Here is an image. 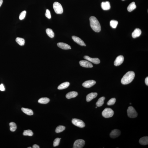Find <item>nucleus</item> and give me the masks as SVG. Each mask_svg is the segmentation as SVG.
Returning <instances> with one entry per match:
<instances>
[{"instance_id":"38","label":"nucleus","mask_w":148,"mask_h":148,"mask_svg":"<svg viewBox=\"0 0 148 148\" xmlns=\"http://www.w3.org/2000/svg\"><path fill=\"white\" fill-rule=\"evenodd\" d=\"M3 3V0H0V7L1 6Z\"/></svg>"},{"instance_id":"27","label":"nucleus","mask_w":148,"mask_h":148,"mask_svg":"<svg viewBox=\"0 0 148 148\" xmlns=\"http://www.w3.org/2000/svg\"><path fill=\"white\" fill-rule=\"evenodd\" d=\"M46 32L47 35L51 38L54 37V34L52 30L49 28H47L46 30Z\"/></svg>"},{"instance_id":"20","label":"nucleus","mask_w":148,"mask_h":148,"mask_svg":"<svg viewBox=\"0 0 148 148\" xmlns=\"http://www.w3.org/2000/svg\"><path fill=\"white\" fill-rule=\"evenodd\" d=\"M70 85V83L68 82H64L59 86L58 87V89L59 90L64 89L67 88Z\"/></svg>"},{"instance_id":"39","label":"nucleus","mask_w":148,"mask_h":148,"mask_svg":"<svg viewBox=\"0 0 148 148\" xmlns=\"http://www.w3.org/2000/svg\"><path fill=\"white\" fill-rule=\"evenodd\" d=\"M32 148V147H30L28 148Z\"/></svg>"},{"instance_id":"22","label":"nucleus","mask_w":148,"mask_h":148,"mask_svg":"<svg viewBox=\"0 0 148 148\" xmlns=\"http://www.w3.org/2000/svg\"><path fill=\"white\" fill-rule=\"evenodd\" d=\"M136 8V6L135 3L134 2L131 3L128 6L127 8V10L129 12H131Z\"/></svg>"},{"instance_id":"34","label":"nucleus","mask_w":148,"mask_h":148,"mask_svg":"<svg viewBox=\"0 0 148 148\" xmlns=\"http://www.w3.org/2000/svg\"><path fill=\"white\" fill-rule=\"evenodd\" d=\"M45 15L46 17L49 19H50L51 18V16L50 11L48 9H47L46 11Z\"/></svg>"},{"instance_id":"6","label":"nucleus","mask_w":148,"mask_h":148,"mask_svg":"<svg viewBox=\"0 0 148 148\" xmlns=\"http://www.w3.org/2000/svg\"><path fill=\"white\" fill-rule=\"evenodd\" d=\"M72 123L74 125L79 127L83 128L85 126V123L83 121L76 118L72 119Z\"/></svg>"},{"instance_id":"28","label":"nucleus","mask_w":148,"mask_h":148,"mask_svg":"<svg viewBox=\"0 0 148 148\" xmlns=\"http://www.w3.org/2000/svg\"><path fill=\"white\" fill-rule=\"evenodd\" d=\"M23 135L24 136H32L33 135V133L30 130H24L23 133Z\"/></svg>"},{"instance_id":"21","label":"nucleus","mask_w":148,"mask_h":148,"mask_svg":"<svg viewBox=\"0 0 148 148\" xmlns=\"http://www.w3.org/2000/svg\"><path fill=\"white\" fill-rule=\"evenodd\" d=\"M21 110L23 112L29 116H32L33 114V112L32 110L29 109L23 108H21Z\"/></svg>"},{"instance_id":"19","label":"nucleus","mask_w":148,"mask_h":148,"mask_svg":"<svg viewBox=\"0 0 148 148\" xmlns=\"http://www.w3.org/2000/svg\"><path fill=\"white\" fill-rule=\"evenodd\" d=\"M140 144L142 145H146L148 144V136H144L139 140Z\"/></svg>"},{"instance_id":"31","label":"nucleus","mask_w":148,"mask_h":148,"mask_svg":"<svg viewBox=\"0 0 148 148\" xmlns=\"http://www.w3.org/2000/svg\"><path fill=\"white\" fill-rule=\"evenodd\" d=\"M116 98H112L107 103V104L109 106L113 105L114 104L115 102H116Z\"/></svg>"},{"instance_id":"12","label":"nucleus","mask_w":148,"mask_h":148,"mask_svg":"<svg viewBox=\"0 0 148 148\" xmlns=\"http://www.w3.org/2000/svg\"><path fill=\"white\" fill-rule=\"evenodd\" d=\"M72 39L75 42L80 46H86V44L83 40L80 38L75 36H73L72 37Z\"/></svg>"},{"instance_id":"35","label":"nucleus","mask_w":148,"mask_h":148,"mask_svg":"<svg viewBox=\"0 0 148 148\" xmlns=\"http://www.w3.org/2000/svg\"><path fill=\"white\" fill-rule=\"evenodd\" d=\"M5 88L4 85L2 84L0 85V90L1 91H4Z\"/></svg>"},{"instance_id":"33","label":"nucleus","mask_w":148,"mask_h":148,"mask_svg":"<svg viewBox=\"0 0 148 148\" xmlns=\"http://www.w3.org/2000/svg\"><path fill=\"white\" fill-rule=\"evenodd\" d=\"M61 139V138H57L54 140L53 143V146L54 147H56L59 145Z\"/></svg>"},{"instance_id":"9","label":"nucleus","mask_w":148,"mask_h":148,"mask_svg":"<svg viewBox=\"0 0 148 148\" xmlns=\"http://www.w3.org/2000/svg\"><path fill=\"white\" fill-rule=\"evenodd\" d=\"M79 64L81 66L86 68H92L93 67L92 64L88 61L82 60L80 61Z\"/></svg>"},{"instance_id":"29","label":"nucleus","mask_w":148,"mask_h":148,"mask_svg":"<svg viewBox=\"0 0 148 148\" xmlns=\"http://www.w3.org/2000/svg\"><path fill=\"white\" fill-rule=\"evenodd\" d=\"M118 23V21L114 20H113L110 22V25L112 27L116 28Z\"/></svg>"},{"instance_id":"23","label":"nucleus","mask_w":148,"mask_h":148,"mask_svg":"<svg viewBox=\"0 0 148 148\" xmlns=\"http://www.w3.org/2000/svg\"><path fill=\"white\" fill-rule=\"evenodd\" d=\"M105 99V97H103L100 98L97 102L96 105L97 107H100L104 103V100Z\"/></svg>"},{"instance_id":"30","label":"nucleus","mask_w":148,"mask_h":148,"mask_svg":"<svg viewBox=\"0 0 148 148\" xmlns=\"http://www.w3.org/2000/svg\"><path fill=\"white\" fill-rule=\"evenodd\" d=\"M65 129V127L63 126H58L55 129V132L59 133L63 131Z\"/></svg>"},{"instance_id":"14","label":"nucleus","mask_w":148,"mask_h":148,"mask_svg":"<svg viewBox=\"0 0 148 148\" xmlns=\"http://www.w3.org/2000/svg\"><path fill=\"white\" fill-rule=\"evenodd\" d=\"M58 47L60 48L65 50H67L71 49L70 46L66 43H65L60 42L58 43L57 44Z\"/></svg>"},{"instance_id":"41","label":"nucleus","mask_w":148,"mask_h":148,"mask_svg":"<svg viewBox=\"0 0 148 148\" xmlns=\"http://www.w3.org/2000/svg\"><path fill=\"white\" fill-rule=\"evenodd\" d=\"M122 0V1H124V0Z\"/></svg>"},{"instance_id":"37","label":"nucleus","mask_w":148,"mask_h":148,"mask_svg":"<svg viewBox=\"0 0 148 148\" xmlns=\"http://www.w3.org/2000/svg\"><path fill=\"white\" fill-rule=\"evenodd\" d=\"M33 148H39V146L37 144H34L33 146Z\"/></svg>"},{"instance_id":"10","label":"nucleus","mask_w":148,"mask_h":148,"mask_svg":"<svg viewBox=\"0 0 148 148\" xmlns=\"http://www.w3.org/2000/svg\"><path fill=\"white\" fill-rule=\"evenodd\" d=\"M124 60L123 56L120 55L117 57L114 62V65L116 66H118L122 64Z\"/></svg>"},{"instance_id":"5","label":"nucleus","mask_w":148,"mask_h":148,"mask_svg":"<svg viewBox=\"0 0 148 148\" xmlns=\"http://www.w3.org/2000/svg\"><path fill=\"white\" fill-rule=\"evenodd\" d=\"M128 117L131 118H135L137 116V113L133 107L130 106L128 107L127 110Z\"/></svg>"},{"instance_id":"15","label":"nucleus","mask_w":148,"mask_h":148,"mask_svg":"<svg viewBox=\"0 0 148 148\" xmlns=\"http://www.w3.org/2000/svg\"><path fill=\"white\" fill-rule=\"evenodd\" d=\"M97 95V93H92L89 94L87 95L86 100L87 102L91 101L93 99L96 97Z\"/></svg>"},{"instance_id":"1","label":"nucleus","mask_w":148,"mask_h":148,"mask_svg":"<svg viewBox=\"0 0 148 148\" xmlns=\"http://www.w3.org/2000/svg\"><path fill=\"white\" fill-rule=\"evenodd\" d=\"M90 27L95 32H99L101 30V26L99 21L94 16H91L90 19Z\"/></svg>"},{"instance_id":"17","label":"nucleus","mask_w":148,"mask_h":148,"mask_svg":"<svg viewBox=\"0 0 148 148\" xmlns=\"http://www.w3.org/2000/svg\"><path fill=\"white\" fill-rule=\"evenodd\" d=\"M141 33V29L139 28H136L135 30L132 34V37L133 38L139 37Z\"/></svg>"},{"instance_id":"24","label":"nucleus","mask_w":148,"mask_h":148,"mask_svg":"<svg viewBox=\"0 0 148 148\" xmlns=\"http://www.w3.org/2000/svg\"><path fill=\"white\" fill-rule=\"evenodd\" d=\"M50 101V100L48 98L44 97L41 98L39 100L38 102L42 104H46L48 103Z\"/></svg>"},{"instance_id":"40","label":"nucleus","mask_w":148,"mask_h":148,"mask_svg":"<svg viewBox=\"0 0 148 148\" xmlns=\"http://www.w3.org/2000/svg\"><path fill=\"white\" fill-rule=\"evenodd\" d=\"M130 104L131 105V103H130Z\"/></svg>"},{"instance_id":"2","label":"nucleus","mask_w":148,"mask_h":148,"mask_svg":"<svg viewBox=\"0 0 148 148\" xmlns=\"http://www.w3.org/2000/svg\"><path fill=\"white\" fill-rule=\"evenodd\" d=\"M135 74L134 72L130 71L126 73L121 79V82L123 85L129 84L132 81L134 78Z\"/></svg>"},{"instance_id":"3","label":"nucleus","mask_w":148,"mask_h":148,"mask_svg":"<svg viewBox=\"0 0 148 148\" xmlns=\"http://www.w3.org/2000/svg\"><path fill=\"white\" fill-rule=\"evenodd\" d=\"M114 111L111 109L106 108L104 109L102 112V116L105 118L112 117L114 114Z\"/></svg>"},{"instance_id":"32","label":"nucleus","mask_w":148,"mask_h":148,"mask_svg":"<svg viewBox=\"0 0 148 148\" xmlns=\"http://www.w3.org/2000/svg\"><path fill=\"white\" fill-rule=\"evenodd\" d=\"M26 11H24L22 12L20 14L19 16V19L20 20H22L24 19V18H25L26 14Z\"/></svg>"},{"instance_id":"16","label":"nucleus","mask_w":148,"mask_h":148,"mask_svg":"<svg viewBox=\"0 0 148 148\" xmlns=\"http://www.w3.org/2000/svg\"><path fill=\"white\" fill-rule=\"evenodd\" d=\"M101 6L102 9L104 10H108L111 8L110 3L109 1L102 2Z\"/></svg>"},{"instance_id":"7","label":"nucleus","mask_w":148,"mask_h":148,"mask_svg":"<svg viewBox=\"0 0 148 148\" xmlns=\"http://www.w3.org/2000/svg\"><path fill=\"white\" fill-rule=\"evenodd\" d=\"M85 142L82 139H78L76 140L74 143L73 148H82L85 145Z\"/></svg>"},{"instance_id":"13","label":"nucleus","mask_w":148,"mask_h":148,"mask_svg":"<svg viewBox=\"0 0 148 148\" xmlns=\"http://www.w3.org/2000/svg\"><path fill=\"white\" fill-rule=\"evenodd\" d=\"M121 134V132L120 130L115 129L111 131L110 134V137L112 138L117 137Z\"/></svg>"},{"instance_id":"8","label":"nucleus","mask_w":148,"mask_h":148,"mask_svg":"<svg viewBox=\"0 0 148 148\" xmlns=\"http://www.w3.org/2000/svg\"><path fill=\"white\" fill-rule=\"evenodd\" d=\"M96 83V82L95 80H87L82 84V86L86 88H90L94 85Z\"/></svg>"},{"instance_id":"36","label":"nucleus","mask_w":148,"mask_h":148,"mask_svg":"<svg viewBox=\"0 0 148 148\" xmlns=\"http://www.w3.org/2000/svg\"><path fill=\"white\" fill-rule=\"evenodd\" d=\"M145 83L146 84L147 86L148 85V77H147L146 78L145 80Z\"/></svg>"},{"instance_id":"4","label":"nucleus","mask_w":148,"mask_h":148,"mask_svg":"<svg viewBox=\"0 0 148 148\" xmlns=\"http://www.w3.org/2000/svg\"><path fill=\"white\" fill-rule=\"evenodd\" d=\"M53 8L54 11L57 14H62L63 12V9L61 4L57 2L54 3Z\"/></svg>"},{"instance_id":"26","label":"nucleus","mask_w":148,"mask_h":148,"mask_svg":"<svg viewBox=\"0 0 148 148\" xmlns=\"http://www.w3.org/2000/svg\"><path fill=\"white\" fill-rule=\"evenodd\" d=\"M10 129L12 132H14L16 131L17 126L15 123L14 122H11L9 123Z\"/></svg>"},{"instance_id":"42","label":"nucleus","mask_w":148,"mask_h":148,"mask_svg":"<svg viewBox=\"0 0 148 148\" xmlns=\"http://www.w3.org/2000/svg\"><path fill=\"white\" fill-rule=\"evenodd\" d=\"M97 108V107H96V108Z\"/></svg>"},{"instance_id":"25","label":"nucleus","mask_w":148,"mask_h":148,"mask_svg":"<svg viewBox=\"0 0 148 148\" xmlns=\"http://www.w3.org/2000/svg\"><path fill=\"white\" fill-rule=\"evenodd\" d=\"M16 43L19 45L22 46L24 45L25 44V40L23 39L22 38L17 37L16 39Z\"/></svg>"},{"instance_id":"18","label":"nucleus","mask_w":148,"mask_h":148,"mask_svg":"<svg viewBox=\"0 0 148 148\" xmlns=\"http://www.w3.org/2000/svg\"><path fill=\"white\" fill-rule=\"evenodd\" d=\"M78 93L76 92L72 91L69 92L66 95V97L68 99L74 98L77 96Z\"/></svg>"},{"instance_id":"11","label":"nucleus","mask_w":148,"mask_h":148,"mask_svg":"<svg viewBox=\"0 0 148 148\" xmlns=\"http://www.w3.org/2000/svg\"><path fill=\"white\" fill-rule=\"evenodd\" d=\"M84 58L90 62L95 64H98L100 62V60L98 58H92L88 56H85Z\"/></svg>"}]
</instances>
